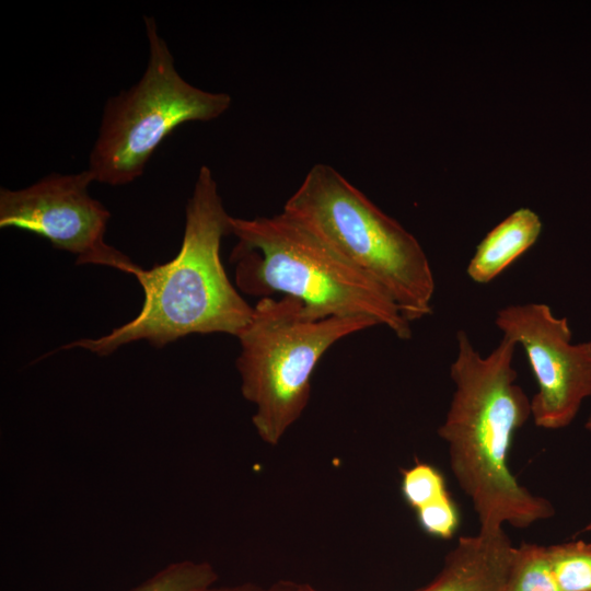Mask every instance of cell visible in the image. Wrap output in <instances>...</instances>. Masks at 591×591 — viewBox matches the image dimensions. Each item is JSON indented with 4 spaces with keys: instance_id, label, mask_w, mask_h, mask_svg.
<instances>
[{
    "instance_id": "6da1fadb",
    "label": "cell",
    "mask_w": 591,
    "mask_h": 591,
    "mask_svg": "<svg viewBox=\"0 0 591 591\" xmlns=\"http://www.w3.org/2000/svg\"><path fill=\"white\" fill-rule=\"evenodd\" d=\"M450 368L454 392L438 434L449 445L450 467L473 503L479 530L508 523L524 529L554 515L553 505L520 485L509 468L512 438L531 416V399L517 384V344L502 337L482 356L467 334H456Z\"/></svg>"
},
{
    "instance_id": "7a4b0ae2",
    "label": "cell",
    "mask_w": 591,
    "mask_h": 591,
    "mask_svg": "<svg viewBox=\"0 0 591 591\" xmlns=\"http://www.w3.org/2000/svg\"><path fill=\"white\" fill-rule=\"evenodd\" d=\"M217 182L207 165L198 172L186 205L182 246L174 258L150 269H130L141 285L144 301L137 316L97 338H80L65 347L97 356L148 340L164 347L192 334L222 333L235 337L250 322V305L231 283L220 258V245L230 234Z\"/></svg>"
},
{
    "instance_id": "3957f363",
    "label": "cell",
    "mask_w": 591,
    "mask_h": 591,
    "mask_svg": "<svg viewBox=\"0 0 591 591\" xmlns=\"http://www.w3.org/2000/svg\"><path fill=\"white\" fill-rule=\"evenodd\" d=\"M230 233L237 239L230 260L242 292L260 299L281 293L299 300L312 318L368 317L399 339L412 337V323L386 289L291 215L231 217Z\"/></svg>"
},
{
    "instance_id": "277c9868",
    "label": "cell",
    "mask_w": 591,
    "mask_h": 591,
    "mask_svg": "<svg viewBox=\"0 0 591 591\" xmlns=\"http://www.w3.org/2000/svg\"><path fill=\"white\" fill-rule=\"evenodd\" d=\"M282 210L386 289L406 321L432 313L434 277L417 239L333 166L313 165Z\"/></svg>"
},
{
    "instance_id": "5b68a950",
    "label": "cell",
    "mask_w": 591,
    "mask_h": 591,
    "mask_svg": "<svg viewBox=\"0 0 591 591\" xmlns=\"http://www.w3.org/2000/svg\"><path fill=\"white\" fill-rule=\"evenodd\" d=\"M368 317H310L292 297L259 299L239 334L236 368L241 393L255 412L252 422L268 445H278L301 417L311 379L323 355L338 340L376 326Z\"/></svg>"
},
{
    "instance_id": "8992f818",
    "label": "cell",
    "mask_w": 591,
    "mask_h": 591,
    "mask_svg": "<svg viewBox=\"0 0 591 591\" xmlns=\"http://www.w3.org/2000/svg\"><path fill=\"white\" fill-rule=\"evenodd\" d=\"M149 59L140 80L107 100L88 170L95 182L120 186L143 174L162 141L182 124L209 121L228 111L232 99L188 83L176 70L154 18L144 16Z\"/></svg>"
},
{
    "instance_id": "52a82bcc",
    "label": "cell",
    "mask_w": 591,
    "mask_h": 591,
    "mask_svg": "<svg viewBox=\"0 0 591 591\" xmlns=\"http://www.w3.org/2000/svg\"><path fill=\"white\" fill-rule=\"evenodd\" d=\"M95 182L86 169L51 173L21 189H0V228H16L47 239L55 248L77 255V264L130 271L136 265L106 244L109 211L89 194Z\"/></svg>"
},
{
    "instance_id": "ba28073f",
    "label": "cell",
    "mask_w": 591,
    "mask_h": 591,
    "mask_svg": "<svg viewBox=\"0 0 591 591\" xmlns=\"http://www.w3.org/2000/svg\"><path fill=\"white\" fill-rule=\"evenodd\" d=\"M502 337L522 346L537 382L531 416L537 427L560 429L591 397V341L573 344L566 317L545 303L511 304L495 318Z\"/></svg>"
},
{
    "instance_id": "9c48e42d",
    "label": "cell",
    "mask_w": 591,
    "mask_h": 591,
    "mask_svg": "<svg viewBox=\"0 0 591 591\" xmlns=\"http://www.w3.org/2000/svg\"><path fill=\"white\" fill-rule=\"evenodd\" d=\"M513 546L503 529L461 536L438 575L415 591H506ZM296 591H320L298 583Z\"/></svg>"
},
{
    "instance_id": "30bf717a",
    "label": "cell",
    "mask_w": 591,
    "mask_h": 591,
    "mask_svg": "<svg viewBox=\"0 0 591 591\" xmlns=\"http://www.w3.org/2000/svg\"><path fill=\"white\" fill-rule=\"evenodd\" d=\"M543 224L530 208H519L490 230L477 245L466 273L476 283H488L525 253Z\"/></svg>"
},
{
    "instance_id": "8fae6325",
    "label": "cell",
    "mask_w": 591,
    "mask_h": 591,
    "mask_svg": "<svg viewBox=\"0 0 591 591\" xmlns=\"http://www.w3.org/2000/svg\"><path fill=\"white\" fill-rule=\"evenodd\" d=\"M506 591H563L552 571L547 547L523 542L513 548Z\"/></svg>"
},
{
    "instance_id": "7c38bea8",
    "label": "cell",
    "mask_w": 591,
    "mask_h": 591,
    "mask_svg": "<svg viewBox=\"0 0 591 591\" xmlns=\"http://www.w3.org/2000/svg\"><path fill=\"white\" fill-rule=\"evenodd\" d=\"M217 581L210 563L184 559L166 565L129 591H200Z\"/></svg>"
},
{
    "instance_id": "4fadbf2b",
    "label": "cell",
    "mask_w": 591,
    "mask_h": 591,
    "mask_svg": "<svg viewBox=\"0 0 591 591\" xmlns=\"http://www.w3.org/2000/svg\"><path fill=\"white\" fill-rule=\"evenodd\" d=\"M552 571L563 591H591V544L573 541L547 547Z\"/></svg>"
},
{
    "instance_id": "5bb4252c",
    "label": "cell",
    "mask_w": 591,
    "mask_h": 591,
    "mask_svg": "<svg viewBox=\"0 0 591 591\" xmlns=\"http://www.w3.org/2000/svg\"><path fill=\"white\" fill-rule=\"evenodd\" d=\"M401 475L403 499L415 511L450 495L443 474L432 464L416 459Z\"/></svg>"
},
{
    "instance_id": "9a60e30c",
    "label": "cell",
    "mask_w": 591,
    "mask_h": 591,
    "mask_svg": "<svg viewBox=\"0 0 591 591\" xmlns=\"http://www.w3.org/2000/svg\"><path fill=\"white\" fill-rule=\"evenodd\" d=\"M415 512L420 529L433 537L449 540L460 524V513L450 495Z\"/></svg>"
},
{
    "instance_id": "2e32d148",
    "label": "cell",
    "mask_w": 591,
    "mask_h": 591,
    "mask_svg": "<svg viewBox=\"0 0 591 591\" xmlns=\"http://www.w3.org/2000/svg\"><path fill=\"white\" fill-rule=\"evenodd\" d=\"M297 582L290 580H278L271 584L263 586L254 582L237 584L217 586L216 583L200 591H294Z\"/></svg>"
},
{
    "instance_id": "e0dca14e",
    "label": "cell",
    "mask_w": 591,
    "mask_h": 591,
    "mask_svg": "<svg viewBox=\"0 0 591 591\" xmlns=\"http://www.w3.org/2000/svg\"><path fill=\"white\" fill-rule=\"evenodd\" d=\"M586 428L591 431V415L589 416L588 418V421L586 422ZM584 531H591V523H589L586 528H584Z\"/></svg>"
}]
</instances>
